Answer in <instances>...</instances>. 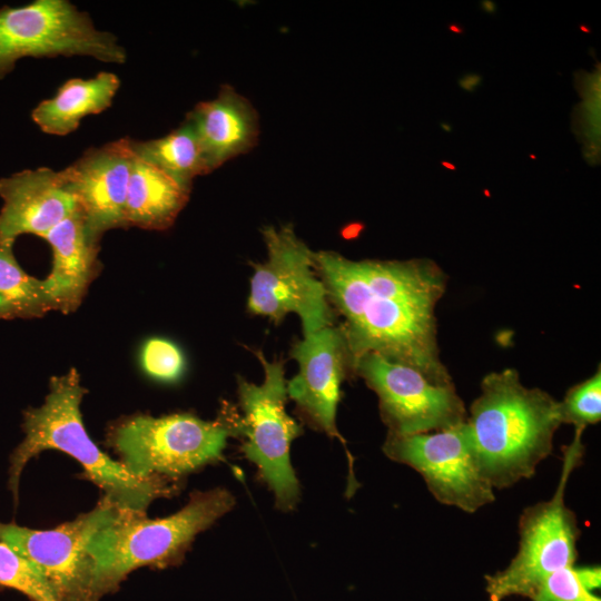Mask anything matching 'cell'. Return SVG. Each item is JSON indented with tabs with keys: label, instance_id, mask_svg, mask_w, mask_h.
Returning <instances> with one entry per match:
<instances>
[{
	"label": "cell",
	"instance_id": "6da1fadb",
	"mask_svg": "<svg viewBox=\"0 0 601 601\" xmlns=\"http://www.w3.org/2000/svg\"><path fill=\"white\" fill-rule=\"evenodd\" d=\"M313 262L332 308L343 317L339 327L354 364L374 353L434 384L454 386L437 344L435 308L446 275L435 263L352 260L329 250L314 252Z\"/></svg>",
	"mask_w": 601,
	"mask_h": 601
},
{
	"label": "cell",
	"instance_id": "7a4b0ae2",
	"mask_svg": "<svg viewBox=\"0 0 601 601\" xmlns=\"http://www.w3.org/2000/svg\"><path fill=\"white\" fill-rule=\"evenodd\" d=\"M86 388L76 368L53 376L45 402L23 414L24 437L13 450L9 464V489L18 500L22 471L27 463L46 450H57L75 459L83 469V477L93 482L104 497L115 505L146 512L158 497L178 489L161 476L139 477L121 462L102 452L89 436L80 412Z\"/></svg>",
	"mask_w": 601,
	"mask_h": 601
},
{
	"label": "cell",
	"instance_id": "3957f363",
	"mask_svg": "<svg viewBox=\"0 0 601 601\" xmlns=\"http://www.w3.org/2000/svg\"><path fill=\"white\" fill-rule=\"evenodd\" d=\"M466 424L484 476L493 489H509L532 477L552 453L559 401L524 386L515 370L492 372L481 382Z\"/></svg>",
	"mask_w": 601,
	"mask_h": 601
},
{
	"label": "cell",
	"instance_id": "277c9868",
	"mask_svg": "<svg viewBox=\"0 0 601 601\" xmlns=\"http://www.w3.org/2000/svg\"><path fill=\"white\" fill-rule=\"evenodd\" d=\"M234 504L230 492L213 489L194 492L181 510L161 519H148L146 512L114 505L87 543L98 597L116 591L136 569L180 563L195 536Z\"/></svg>",
	"mask_w": 601,
	"mask_h": 601
},
{
	"label": "cell",
	"instance_id": "5b68a950",
	"mask_svg": "<svg viewBox=\"0 0 601 601\" xmlns=\"http://www.w3.org/2000/svg\"><path fill=\"white\" fill-rule=\"evenodd\" d=\"M575 428L563 452L556 490L548 501L523 510L519 519L520 542L509 565L485 578L489 601L519 595L529 598L553 572L574 565L580 529L575 513L565 504L564 494L571 473L582 461V433Z\"/></svg>",
	"mask_w": 601,
	"mask_h": 601
},
{
	"label": "cell",
	"instance_id": "8992f818",
	"mask_svg": "<svg viewBox=\"0 0 601 601\" xmlns=\"http://www.w3.org/2000/svg\"><path fill=\"white\" fill-rule=\"evenodd\" d=\"M228 436L234 432L224 408L213 422L189 413L130 416L112 427L109 442L132 474L175 480L219 460Z\"/></svg>",
	"mask_w": 601,
	"mask_h": 601
},
{
	"label": "cell",
	"instance_id": "52a82bcc",
	"mask_svg": "<svg viewBox=\"0 0 601 601\" xmlns=\"http://www.w3.org/2000/svg\"><path fill=\"white\" fill-rule=\"evenodd\" d=\"M90 57L124 63L118 38L98 29L90 16L67 0H36L22 7L0 9V79L17 61L31 58Z\"/></svg>",
	"mask_w": 601,
	"mask_h": 601
},
{
	"label": "cell",
	"instance_id": "ba28073f",
	"mask_svg": "<svg viewBox=\"0 0 601 601\" xmlns=\"http://www.w3.org/2000/svg\"><path fill=\"white\" fill-rule=\"evenodd\" d=\"M264 368L260 385L238 377V397L243 416L238 415V435L245 437L242 451L256 464L263 480L275 496L276 506L286 511L299 497V484L290 464L292 442L303 430L285 410L287 382L284 363L269 362L255 351Z\"/></svg>",
	"mask_w": 601,
	"mask_h": 601
},
{
	"label": "cell",
	"instance_id": "9c48e42d",
	"mask_svg": "<svg viewBox=\"0 0 601 601\" xmlns=\"http://www.w3.org/2000/svg\"><path fill=\"white\" fill-rule=\"evenodd\" d=\"M267 259L253 263L247 311L279 324L289 313L302 323L303 336L332 326L325 286L314 269L313 250L290 224L262 229Z\"/></svg>",
	"mask_w": 601,
	"mask_h": 601
},
{
	"label": "cell",
	"instance_id": "30bf717a",
	"mask_svg": "<svg viewBox=\"0 0 601 601\" xmlns=\"http://www.w3.org/2000/svg\"><path fill=\"white\" fill-rule=\"evenodd\" d=\"M384 454L420 473L436 501L474 513L495 500L477 461L466 421L441 431L387 433Z\"/></svg>",
	"mask_w": 601,
	"mask_h": 601
},
{
	"label": "cell",
	"instance_id": "8fae6325",
	"mask_svg": "<svg viewBox=\"0 0 601 601\" xmlns=\"http://www.w3.org/2000/svg\"><path fill=\"white\" fill-rule=\"evenodd\" d=\"M353 374L377 395L387 433H428L456 426L467 418L454 386L434 384L410 366L367 353L355 362Z\"/></svg>",
	"mask_w": 601,
	"mask_h": 601
},
{
	"label": "cell",
	"instance_id": "7c38bea8",
	"mask_svg": "<svg viewBox=\"0 0 601 601\" xmlns=\"http://www.w3.org/2000/svg\"><path fill=\"white\" fill-rule=\"evenodd\" d=\"M112 505L102 496L91 511L49 530L0 522V541L41 572L58 601H100L87 543Z\"/></svg>",
	"mask_w": 601,
	"mask_h": 601
},
{
	"label": "cell",
	"instance_id": "4fadbf2b",
	"mask_svg": "<svg viewBox=\"0 0 601 601\" xmlns=\"http://www.w3.org/2000/svg\"><path fill=\"white\" fill-rule=\"evenodd\" d=\"M290 357L298 373L287 382V395L311 426L344 443L336 413L341 385L353 374L354 361L342 328L332 325L303 336Z\"/></svg>",
	"mask_w": 601,
	"mask_h": 601
},
{
	"label": "cell",
	"instance_id": "5bb4252c",
	"mask_svg": "<svg viewBox=\"0 0 601 601\" xmlns=\"http://www.w3.org/2000/svg\"><path fill=\"white\" fill-rule=\"evenodd\" d=\"M135 155L131 139L89 148L61 170L89 227L99 236L127 228L126 199Z\"/></svg>",
	"mask_w": 601,
	"mask_h": 601
},
{
	"label": "cell",
	"instance_id": "9a60e30c",
	"mask_svg": "<svg viewBox=\"0 0 601 601\" xmlns=\"http://www.w3.org/2000/svg\"><path fill=\"white\" fill-rule=\"evenodd\" d=\"M0 240L23 234L43 238L78 208L61 170L48 167L0 178Z\"/></svg>",
	"mask_w": 601,
	"mask_h": 601
},
{
	"label": "cell",
	"instance_id": "2e32d148",
	"mask_svg": "<svg viewBox=\"0 0 601 601\" xmlns=\"http://www.w3.org/2000/svg\"><path fill=\"white\" fill-rule=\"evenodd\" d=\"M199 144L208 174L252 150L259 137V116L230 85L214 99L198 102L185 117Z\"/></svg>",
	"mask_w": 601,
	"mask_h": 601
},
{
	"label": "cell",
	"instance_id": "e0dca14e",
	"mask_svg": "<svg viewBox=\"0 0 601 601\" xmlns=\"http://www.w3.org/2000/svg\"><path fill=\"white\" fill-rule=\"evenodd\" d=\"M52 249V267L45 282L53 311L63 314L81 304L98 268L99 240L78 208L43 237Z\"/></svg>",
	"mask_w": 601,
	"mask_h": 601
},
{
	"label": "cell",
	"instance_id": "ac0fdd59",
	"mask_svg": "<svg viewBox=\"0 0 601 601\" xmlns=\"http://www.w3.org/2000/svg\"><path fill=\"white\" fill-rule=\"evenodd\" d=\"M119 87V78L109 71L89 79H69L52 98L37 105L31 118L43 132L66 136L75 131L85 117L109 108Z\"/></svg>",
	"mask_w": 601,
	"mask_h": 601
},
{
	"label": "cell",
	"instance_id": "d6986e66",
	"mask_svg": "<svg viewBox=\"0 0 601 601\" xmlns=\"http://www.w3.org/2000/svg\"><path fill=\"white\" fill-rule=\"evenodd\" d=\"M190 191L191 187L135 156L126 199L127 227L169 228L186 206Z\"/></svg>",
	"mask_w": 601,
	"mask_h": 601
},
{
	"label": "cell",
	"instance_id": "ffe728a7",
	"mask_svg": "<svg viewBox=\"0 0 601 601\" xmlns=\"http://www.w3.org/2000/svg\"><path fill=\"white\" fill-rule=\"evenodd\" d=\"M131 150L138 159L187 187H193L197 176L208 174L197 138L185 120L160 138L142 141L131 139Z\"/></svg>",
	"mask_w": 601,
	"mask_h": 601
},
{
	"label": "cell",
	"instance_id": "44dd1931",
	"mask_svg": "<svg viewBox=\"0 0 601 601\" xmlns=\"http://www.w3.org/2000/svg\"><path fill=\"white\" fill-rule=\"evenodd\" d=\"M12 240H0V319L42 317L53 311L43 279L18 264Z\"/></svg>",
	"mask_w": 601,
	"mask_h": 601
},
{
	"label": "cell",
	"instance_id": "7402d4cb",
	"mask_svg": "<svg viewBox=\"0 0 601 601\" xmlns=\"http://www.w3.org/2000/svg\"><path fill=\"white\" fill-rule=\"evenodd\" d=\"M0 585L17 590L31 601H58L41 572L0 541Z\"/></svg>",
	"mask_w": 601,
	"mask_h": 601
},
{
	"label": "cell",
	"instance_id": "603a6c76",
	"mask_svg": "<svg viewBox=\"0 0 601 601\" xmlns=\"http://www.w3.org/2000/svg\"><path fill=\"white\" fill-rule=\"evenodd\" d=\"M561 424L585 428L601 420V372L571 387L559 402Z\"/></svg>",
	"mask_w": 601,
	"mask_h": 601
},
{
	"label": "cell",
	"instance_id": "cb8c5ba5",
	"mask_svg": "<svg viewBox=\"0 0 601 601\" xmlns=\"http://www.w3.org/2000/svg\"><path fill=\"white\" fill-rule=\"evenodd\" d=\"M140 363L148 376L162 382L176 381L185 368L180 348L175 343L159 337L150 338L144 344Z\"/></svg>",
	"mask_w": 601,
	"mask_h": 601
},
{
	"label": "cell",
	"instance_id": "d4e9b609",
	"mask_svg": "<svg viewBox=\"0 0 601 601\" xmlns=\"http://www.w3.org/2000/svg\"><path fill=\"white\" fill-rule=\"evenodd\" d=\"M530 599L532 601H601L581 583L574 565L551 573Z\"/></svg>",
	"mask_w": 601,
	"mask_h": 601
},
{
	"label": "cell",
	"instance_id": "484cf974",
	"mask_svg": "<svg viewBox=\"0 0 601 601\" xmlns=\"http://www.w3.org/2000/svg\"><path fill=\"white\" fill-rule=\"evenodd\" d=\"M575 572L581 583L591 592L601 587V569L593 566H575Z\"/></svg>",
	"mask_w": 601,
	"mask_h": 601
}]
</instances>
